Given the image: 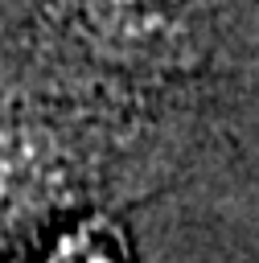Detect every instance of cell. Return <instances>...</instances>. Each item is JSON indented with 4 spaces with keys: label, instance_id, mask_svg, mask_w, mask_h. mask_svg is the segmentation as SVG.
Listing matches in <instances>:
<instances>
[{
    "label": "cell",
    "instance_id": "6da1fadb",
    "mask_svg": "<svg viewBox=\"0 0 259 263\" xmlns=\"http://www.w3.org/2000/svg\"><path fill=\"white\" fill-rule=\"evenodd\" d=\"M86 193L78 144L49 119H0V234H21L66 214Z\"/></svg>",
    "mask_w": 259,
    "mask_h": 263
},
{
    "label": "cell",
    "instance_id": "3957f363",
    "mask_svg": "<svg viewBox=\"0 0 259 263\" xmlns=\"http://www.w3.org/2000/svg\"><path fill=\"white\" fill-rule=\"evenodd\" d=\"M37 263H127V259H123L119 234H115L111 226H103V222H82V226L62 230Z\"/></svg>",
    "mask_w": 259,
    "mask_h": 263
},
{
    "label": "cell",
    "instance_id": "7a4b0ae2",
    "mask_svg": "<svg viewBox=\"0 0 259 263\" xmlns=\"http://www.w3.org/2000/svg\"><path fill=\"white\" fill-rule=\"evenodd\" d=\"M95 45L132 66H177L197 45V0H78Z\"/></svg>",
    "mask_w": 259,
    "mask_h": 263
}]
</instances>
